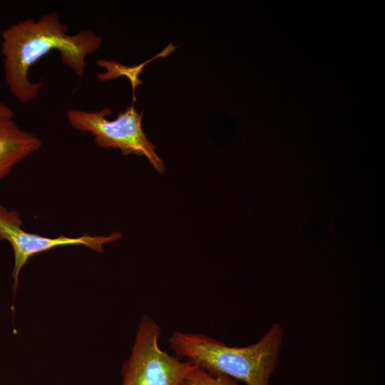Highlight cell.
<instances>
[{"label": "cell", "mask_w": 385, "mask_h": 385, "mask_svg": "<svg viewBox=\"0 0 385 385\" xmlns=\"http://www.w3.org/2000/svg\"><path fill=\"white\" fill-rule=\"evenodd\" d=\"M68 27L56 11L38 19H26L1 31V53L6 84L21 103L36 99L42 82L32 83L30 68L51 50H57L61 61L80 78L86 66V57L96 51L103 38L91 30L68 35Z\"/></svg>", "instance_id": "cell-1"}, {"label": "cell", "mask_w": 385, "mask_h": 385, "mask_svg": "<svg viewBox=\"0 0 385 385\" xmlns=\"http://www.w3.org/2000/svg\"><path fill=\"white\" fill-rule=\"evenodd\" d=\"M13 116V110L6 104L0 102V117L12 118Z\"/></svg>", "instance_id": "cell-9"}, {"label": "cell", "mask_w": 385, "mask_h": 385, "mask_svg": "<svg viewBox=\"0 0 385 385\" xmlns=\"http://www.w3.org/2000/svg\"><path fill=\"white\" fill-rule=\"evenodd\" d=\"M21 226L22 220L17 211L9 210L0 205V240H7L14 254L12 272L14 292L17 289L20 271L31 257L56 247L68 245H84L94 252H103V245L115 242L122 237L120 232L115 231L108 236H91L85 233L78 237L61 235L52 238L28 232Z\"/></svg>", "instance_id": "cell-5"}, {"label": "cell", "mask_w": 385, "mask_h": 385, "mask_svg": "<svg viewBox=\"0 0 385 385\" xmlns=\"http://www.w3.org/2000/svg\"><path fill=\"white\" fill-rule=\"evenodd\" d=\"M283 332L273 324L260 339L251 345L237 347L203 334L174 331L168 344L174 356L185 358L210 373L240 379L247 385H269L278 364Z\"/></svg>", "instance_id": "cell-2"}, {"label": "cell", "mask_w": 385, "mask_h": 385, "mask_svg": "<svg viewBox=\"0 0 385 385\" xmlns=\"http://www.w3.org/2000/svg\"><path fill=\"white\" fill-rule=\"evenodd\" d=\"M185 385H239L232 378L210 373L195 365L188 374Z\"/></svg>", "instance_id": "cell-8"}, {"label": "cell", "mask_w": 385, "mask_h": 385, "mask_svg": "<svg viewBox=\"0 0 385 385\" xmlns=\"http://www.w3.org/2000/svg\"><path fill=\"white\" fill-rule=\"evenodd\" d=\"M160 334L159 325L144 314L131 354L122 366V385H185L186 376L195 364L163 351L158 345Z\"/></svg>", "instance_id": "cell-3"}, {"label": "cell", "mask_w": 385, "mask_h": 385, "mask_svg": "<svg viewBox=\"0 0 385 385\" xmlns=\"http://www.w3.org/2000/svg\"><path fill=\"white\" fill-rule=\"evenodd\" d=\"M112 113L109 108L92 112L71 109L66 116L73 128L89 132L98 146L119 148L123 155L130 153L144 155L158 172L163 173L164 163L142 130L143 113L139 114L133 106H130L120 111L115 120H108L106 117Z\"/></svg>", "instance_id": "cell-4"}, {"label": "cell", "mask_w": 385, "mask_h": 385, "mask_svg": "<svg viewBox=\"0 0 385 385\" xmlns=\"http://www.w3.org/2000/svg\"><path fill=\"white\" fill-rule=\"evenodd\" d=\"M41 144L39 138L20 128L12 118L0 117V180Z\"/></svg>", "instance_id": "cell-6"}, {"label": "cell", "mask_w": 385, "mask_h": 385, "mask_svg": "<svg viewBox=\"0 0 385 385\" xmlns=\"http://www.w3.org/2000/svg\"><path fill=\"white\" fill-rule=\"evenodd\" d=\"M175 48V46H173L172 43H170L162 52H160L154 58L148 60L143 64L134 67H127L114 61L98 60L96 62L97 64L99 65V66H101L102 67L107 68L108 71L105 73L99 74L98 76L101 80L105 81L116 78L120 75H125L130 78L134 92L135 86L138 84L142 83V81L138 78V75L142 71L143 66L157 57H165V56L173 52Z\"/></svg>", "instance_id": "cell-7"}]
</instances>
